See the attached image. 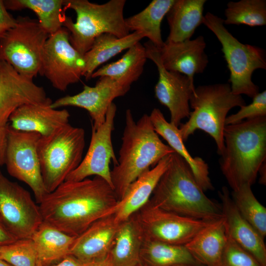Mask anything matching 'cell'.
Returning a JSON list of instances; mask_svg holds the SVG:
<instances>
[{"label":"cell","mask_w":266,"mask_h":266,"mask_svg":"<svg viewBox=\"0 0 266 266\" xmlns=\"http://www.w3.org/2000/svg\"><path fill=\"white\" fill-rule=\"evenodd\" d=\"M119 200L100 177L65 181L46 195L39 206L43 222L77 237L96 221L113 214Z\"/></svg>","instance_id":"6da1fadb"},{"label":"cell","mask_w":266,"mask_h":266,"mask_svg":"<svg viewBox=\"0 0 266 266\" xmlns=\"http://www.w3.org/2000/svg\"><path fill=\"white\" fill-rule=\"evenodd\" d=\"M174 152L161 140L149 115L144 114L136 122L131 110L127 109L118 164L110 171L112 187L118 200L140 175Z\"/></svg>","instance_id":"7a4b0ae2"},{"label":"cell","mask_w":266,"mask_h":266,"mask_svg":"<svg viewBox=\"0 0 266 266\" xmlns=\"http://www.w3.org/2000/svg\"><path fill=\"white\" fill-rule=\"evenodd\" d=\"M149 200L162 209L195 219L213 222L223 216L221 205L205 195L187 163L176 152L171 154Z\"/></svg>","instance_id":"3957f363"},{"label":"cell","mask_w":266,"mask_h":266,"mask_svg":"<svg viewBox=\"0 0 266 266\" xmlns=\"http://www.w3.org/2000/svg\"><path fill=\"white\" fill-rule=\"evenodd\" d=\"M220 168L233 191L256 181L266 158V116L226 125Z\"/></svg>","instance_id":"277c9868"},{"label":"cell","mask_w":266,"mask_h":266,"mask_svg":"<svg viewBox=\"0 0 266 266\" xmlns=\"http://www.w3.org/2000/svg\"><path fill=\"white\" fill-rule=\"evenodd\" d=\"M126 2L110 0L99 4L87 0H64V7L73 10L76 14L75 22L66 15L63 22L72 46L83 56L101 34L109 33L120 38L128 35L130 31L123 15Z\"/></svg>","instance_id":"5b68a950"},{"label":"cell","mask_w":266,"mask_h":266,"mask_svg":"<svg viewBox=\"0 0 266 266\" xmlns=\"http://www.w3.org/2000/svg\"><path fill=\"white\" fill-rule=\"evenodd\" d=\"M189 104L193 111L188 121L178 128L183 141L197 130H202L213 138L221 156L225 147L223 133L227 114L233 108L245 105V100L232 92L230 84L219 83L195 88Z\"/></svg>","instance_id":"8992f818"},{"label":"cell","mask_w":266,"mask_h":266,"mask_svg":"<svg viewBox=\"0 0 266 266\" xmlns=\"http://www.w3.org/2000/svg\"><path fill=\"white\" fill-rule=\"evenodd\" d=\"M85 146L84 130L69 123L49 135L40 136L37 152L48 193L63 183L79 166Z\"/></svg>","instance_id":"52a82bcc"},{"label":"cell","mask_w":266,"mask_h":266,"mask_svg":"<svg viewBox=\"0 0 266 266\" xmlns=\"http://www.w3.org/2000/svg\"><path fill=\"white\" fill-rule=\"evenodd\" d=\"M202 24L215 35L222 45L230 72L229 81L232 92L253 98L259 93V88L252 81V76L255 70L266 69L265 50L240 42L226 28L224 19L210 12L203 16Z\"/></svg>","instance_id":"ba28073f"},{"label":"cell","mask_w":266,"mask_h":266,"mask_svg":"<svg viewBox=\"0 0 266 266\" xmlns=\"http://www.w3.org/2000/svg\"><path fill=\"white\" fill-rule=\"evenodd\" d=\"M14 27L0 38V61L33 79L39 74L43 48L49 35L37 20L19 16Z\"/></svg>","instance_id":"9c48e42d"},{"label":"cell","mask_w":266,"mask_h":266,"mask_svg":"<svg viewBox=\"0 0 266 266\" xmlns=\"http://www.w3.org/2000/svg\"><path fill=\"white\" fill-rule=\"evenodd\" d=\"M144 238L185 245L211 222L195 219L162 209L149 201L131 216Z\"/></svg>","instance_id":"30bf717a"},{"label":"cell","mask_w":266,"mask_h":266,"mask_svg":"<svg viewBox=\"0 0 266 266\" xmlns=\"http://www.w3.org/2000/svg\"><path fill=\"white\" fill-rule=\"evenodd\" d=\"M41 135L7 128L4 165L9 175L28 185L39 204L47 192L43 183L37 144Z\"/></svg>","instance_id":"8fae6325"},{"label":"cell","mask_w":266,"mask_h":266,"mask_svg":"<svg viewBox=\"0 0 266 266\" xmlns=\"http://www.w3.org/2000/svg\"><path fill=\"white\" fill-rule=\"evenodd\" d=\"M0 220L17 239L31 238L43 222L39 205L31 194L9 180L0 169Z\"/></svg>","instance_id":"7c38bea8"},{"label":"cell","mask_w":266,"mask_h":266,"mask_svg":"<svg viewBox=\"0 0 266 266\" xmlns=\"http://www.w3.org/2000/svg\"><path fill=\"white\" fill-rule=\"evenodd\" d=\"M85 66L83 56L70 43L65 28L49 36L43 48L39 74L44 76L53 87L66 91L69 85L80 80Z\"/></svg>","instance_id":"4fadbf2b"},{"label":"cell","mask_w":266,"mask_h":266,"mask_svg":"<svg viewBox=\"0 0 266 266\" xmlns=\"http://www.w3.org/2000/svg\"><path fill=\"white\" fill-rule=\"evenodd\" d=\"M147 59L156 65L159 79L155 87V95L159 101L170 113V123L177 127L182 119L189 118V101L194 91V82L186 75L166 69L162 63L157 47L148 41L144 44Z\"/></svg>","instance_id":"5bb4252c"},{"label":"cell","mask_w":266,"mask_h":266,"mask_svg":"<svg viewBox=\"0 0 266 266\" xmlns=\"http://www.w3.org/2000/svg\"><path fill=\"white\" fill-rule=\"evenodd\" d=\"M116 111V105L112 102L104 122L97 129H92L90 143L85 156L65 181H81L94 175L101 177L112 187L109 165L111 160L114 166L118 164L111 139Z\"/></svg>","instance_id":"9a60e30c"},{"label":"cell","mask_w":266,"mask_h":266,"mask_svg":"<svg viewBox=\"0 0 266 266\" xmlns=\"http://www.w3.org/2000/svg\"><path fill=\"white\" fill-rule=\"evenodd\" d=\"M50 99L44 88L35 84L33 79L0 61V129L7 126L10 116L20 106L43 103Z\"/></svg>","instance_id":"2e32d148"},{"label":"cell","mask_w":266,"mask_h":266,"mask_svg":"<svg viewBox=\"0 0 266 266\" xmlns=\"http://www.w3.org/2000/svg\"><path fill=\"white\" fill-rule=\"evenodd\" d=\"M130 88L110 77L102 76L94 86L84 85L80 93L60 98L53 101L51 106L55 109L70 106L84 109L91 118L92 128L96 129L104 122L107 111L113 100L124 96Z\"/></svg>","instance_id":"e0dca14e"},{"label":"cell","mask_w":266,"mask_h":266,"mask_svg":"<svg viewBox=\"0 0 266 266\" xmlns=\"http://www.w3.org/2000/svg\"><path fill=\"white\" fill-rule=\"evenodd\" d=\"M206 45L204 37L200 35L183 42L165 41L157 48L166 69L185 75L194 82L195 75L203 73L209 62L205 52Z\"/></svg>","instance_id":"ac0fdd59"},{"label":"cell","mask_w":266,"mask_h":266,"mask_svg":"<svg viewBox=\"0 0 266 266\" xmlns=\"http://www.w3.org/2000/svg\"><path fill=\"white\" fill-rule=\"evenodd\" d=\"M218 194L228 235L251 254L261 266H266L264 238L240 214L227 187H223Z\"/></svg>","instance_id":"d6986e66"},{"label":"cell","mask_w":266,"mask_h":266,"mask_svg":"<svg viewBox=\"0 0 266 266\" xmlns=\"http://www.w3.org/2000/svg\"><path fill=\"white\" fill-rule=\"evenodd\" d=\"M52 102L50 99L43 103L20 106L10 116L8 125L15 130L34 132L41 136L52 134L68 124L70 117L67 110L52 108Z\"/></svg>","instance_id":"ffe728a7"},{"label":"cell","mask_w":266,"mask_h":266,"mask_svg":"<svg viewBox=\"0 0 266 266\" xmlns=\"http://www.w3.org/2000/svg\"><path fill=\"white\" fill-rule=\"evenodd\" d=\"M118 225L114 214L96 221L76 237L69 255L84 263L105 258L112 246Z\"/></svg>","instance_id":"44dd1931"},{"label":"cell","mask_w":266,"mask_h":266,"mask_svg":"<svg viewBox=\"0 0 266 266\" xmlns=\"http://www.w3.org/2000/svg\"><path fill=\"white\" fill-rule=\"evenodd\" d=\"M171 154L164 157L155 166L142 173L131 184L123 198L119 201L114 213L117 223L128 219L149 201L168 166Z\"/></svg>","instance_id":"7402d4cb"},{"label":"cell","mask_w":266,"mask_h":266,"mask_svg":"<svg viewBox=\"0 0 266 266\" xmlns=\"http://www.w3.org/2000/svg\"><path fill=\"white\" fill-rule=\"evenodd\" d=\"M149 117L156 133L165 139L168 145L187 163L201 189L204 192L214 190L209 176L207 164L201 158H193L190 155L184 144L178 127L167 122L158 108H154Z\"/></svg>","instance_id":"603a6c76"},{"label":"cell","mask_w":266,"mask_h":266,"mask_svg":"<svg viewBox=\"0 0 266 266\" xmlns=\"http://www.w3.org/2000/svg\"><path fill=\"white\" fill-rule=\"evenodd\" d=\"M228 239L224 218L211 222L185 245L194 258L202 266H221Z\"/></svg>","instance_id":"cb8c5ba5"},{"label":"cell","mask_w":266,"mask_h":266,"mask_svg":"<svg viewBox=\"0 0 266 266\" xmlns=\"http://www.w3.org/2000/svg\"><path fill=\"white\" fill-rule=\"evenodd\" d=\"M206 0H175L166 14L169 28L166 42H180L191 39L201 24Z\"/></svg>","instance_id":"d4e9b609"},{"label":"cell","mask_w":266,"mask_h":266,"mask_svg":"<svg viewBox=\"0 0 266 266\" xmlns=\"http://www.w3.org/2000/svg\"><path fill=\"white\" fill-rule=\"evenodd\" d=\"M144 36L137 32L123 37L104 33L97 37L90 49L84 55L85 66L83 76L88 81L101 65L123 51L128 49L139 42Z\"/></svg>","instance_id":"484cf974"},{"label":"cell","mask_w":266,"mask_h":266,"mask_svg":"<svg viewBox=\"0 0 266 266\" xmlns=\"http://www.w3.org/2000/svg\"><path fill=\"white\" fill-rule=\"evenodd\" d=\"M143 240V234L132 217L119 223L108 254L112 266H138L140 265V250Z\"/></svg>","instance_id":"4316f807"},{"label":"cell","mask_w":266,"mask_h":266,"mask_svg":"<svg viewBox=\"0 0 266 266\" xmlns=\"http://www.w3.org/2000/svg\"><path fill=\"white\" fill-rule=\"evenodd\" d=\"M76 237L42 222L31 237L36 250L37 263L49 266L69 255Z\"/></svg>","instance_id":"83f0119b"},{"label":"cell","mask_w":266,"mask_h":266,"mask_svg":"<svg viewBox=\"0 0 266 266\" xmlns=\"http://www.w3.org/2000/svg\"><path fill=\"white\" fill-rule=\"evenodd\" d=\"M147 59L145 48L138 42L128 49L119 60L97 69L91 78L107 76L131 86L142 74Z\"/></svg>","instance_id":"f1b7e54d"},{"label":"cell","mask_w":266,"mask_h":266,"mask_svg":"<svg viewBox=\"0 0 266 266\" xmlns=\"http://www.w3.org/2000/svg\"><path fill=\"white\" fill-rule=\"evenodd\" d=\"M175 0H153L140 12L125 19L130 31L137 32L160 48L164 41L162 37L161 23Z\"/></svg>","instance_id":"f546056e"},{"label":"cell","mask_w":266,"mask_h":266,"mask_svg":"<svg viewBox=\"0 0 266 266\" xmlns=\"http://www.w3.org/2000/svg\"><path fill=\"white\" fill-rule=\"evenodd\" d=\"M141 264L145 266H202L183 245L144 238L140 250Z\"/></svg>","instance_id":"4dcf8cb0"},{"label":"cell","mask_w":266,"mask_h":266,"mask_svg":"<svg viewBox=\"0 0 266 266\" xmlns=\"http://www.w3.org/2000/svg\"><path fill=\"white\" fill-rule=\"evenodd\" d=\"M6 8L13 11L28 9L37 16L40 26L50 35L63 27L64 0H5Z\"/></svg>","instance_id":"1f68e13d"},{"label":"cell","mask_w":266,"mask_h":266,"mask_svg":"<svg viewBox=\"0 0 266 266\" xmlns=\"http://www.w3.org/2000/svg\"><path fill=\"white\" fill-rule=\"evenodd\" d=\"M224 25H245L250 27L266 25V0L230 1L225 10Z\"/></svg>","instance_id":"d6a6232c"},{"label":"cell","mask_w":266,"mask_h":266,"mask_svg":"<svg viewBox=\"0 0 266 266\" xmlns=\"http://www.w3.org/2000/svg\"><path fill=\"white\" fill-rule=\"evenodd\" d=\"M232 199L242 216L265 239L266 236V208L256 199L251 186L244 185L233 191Z\"/></svg>","instance_id":"836d02e7"},{"label":"cell","mask_w":266,"mask_h":266,"mask_svg":"<svg viewBox=\"0 0 266 266\" xmlns=\"http://www.w3.org/2000/svg\"><path fill=\"white\" fill-rule=\"evenodd\" d=\"M0 259L11 266H36L37 257L31 238L0 245Z\"/></svg>","instance_id":"e575fe53"},{"label":"cell","mask_w":266,"mask_h":266,"mask_svg":"<svg viewBox=\"0 0 266 266\" xmlns=\"http://www.w3.org/2000/svg\"><path fill=\"white\" fill-rule=\"evenodd\" d=\"M252 99L250 104L240 106L237 112L227 116L225 125L235 124L246 120L266 116V91L259 92Z\"/></svg>","instance_id":"d590c367"},{"label":"cell","mask_w":266,"mask_h":266,"mask_svg":"<svg viewBox=\"0 0 266 266\" xmlns=\"http://www.w3.org/2000/svg\"><path fill=\"white\" fill-rule=\"evenodd\" d=\"M221 266H261L256 259L238 245L228 234Z\"/></svg>","instance_id":"8d00e7d4"},{"label":"cell","mask_w":266,"mask_h":266,"mask_svg":"<svg viewBox=\"0 0 266 266\" xmlns=\"http://www.w3.org/2000/svg\"><path fill=\"white\" fill-rule=\"evenodd\" d=\"M16 23V18L8 12L3 0H0V38L14 27Z\"/></svg>","instance_id":"74e56055"},{"label":"cell","mask_w":266,"mask_h":266,"mask_svg":"<svg viewBox=\"0 0 266 266\" xmlns=\"http://www.w3.org/2000/svg\"><path fill=\"white\" fill-rule=\"evenodd\" d=\"M89 263H84L72 255H68L60 261L57 264L51 266H88ZM36 266H43L39 263Z\"/></svg>","instance_id":"f35d334b"},{"label":"cell","mask_w":266,"mask_h":266,"mask_svg":"<svg viewBox=\"0 0 266 266\" xmlns=\"http://www.w3.org/2000/svg\"><path fill=\"white\" fill-rule=\"evenodd\" d=\"M7 126L0 129V167L4 165L7 144Z\"/></svg>","instance_id":"ab89813d"},{"label":"cell","mask_w":266,"mask_h":266,"mask_svg":"<svg viewBox=\"0 0 266 266\" xmlns=\"http://www.w3.org/2000/svg\"><path fill=\"white\" fill-rule=\"evenodd\" d=\"M17 240L5 228L0 220V245L8 244Z\"/></svg>","instance_id":"60d3db41"},{"label":"cell","mask_w":266,"mask_h":266,"mask_svg":"<svg viewBox=\"0 0 266 266\" xmlns=\"http://www.w3.org/2000/svg\"><path fill=\"white\" fill-rule=\"evenodd\" d=\"M88 266H112L109 256L104 259L89 263Z\"/></svg>","instance_id":"b9f144b4"},{"label":"cell","mask_w":266,"mask_h":266,"mask_svg":"<svg viewBox=\"0 0 266 266\" xmlns=\"http://www.w3.org/2000/svg\"><path fill=\"white\" fill-rule=\"evenodd\" d=\"M259 172L260 174V183L266 184V161L261 165Z\"/></svg>","instance_id":"7bdbcfd3"},{"label":"cell","mask_w":266,"mask_h":266,"mask_svg":"<svg viewBox=\"0 0 266 266\" xmlns=\"http://www.w3.org/2000/svg\"><path fill=\"white\" fill-rule=\"evenodd\" d=\"M0 266H11L4 261L0 259Z\"/></svg>","instance_id":"ee69618b"},{"label":"cell","mask_w":266,"mask_h":266,"mask_svg":"<svg viewBox=\"0 0 266 266\" xmlns=\"http://www.w3.org/2000/svg\"><path fill=\"white\" fill-rule=\"evenodd\" d=\"M189 266V265H180V266Z\"/></svg>","instance_id":"f6af8a7d"},{"label":"cell","mask_w":266,"mask_h":266,"mask_svg":"<svg viewBox=\"0 0 266 266\" xmlns=\"http://www.w3.org/2000/svg\"><path fill=\"white\" fill-rule=\"evenodd\" d=\"M138 266H144V265H142V264H141L140 265H139Z\"/></svg>","instance_id":"bcb514c9"}]
</instances>
